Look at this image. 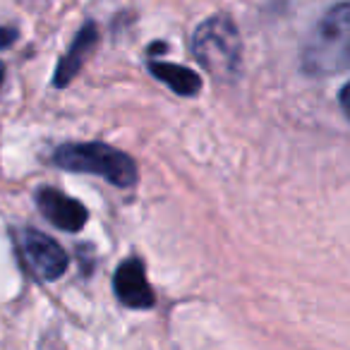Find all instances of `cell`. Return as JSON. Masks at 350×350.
Masks as SVG:
<instances>
[{
	"label": "cell",
	"instance_id": "cell-8",
	"mask_svg": "<svg viewBox=\"0 0 350 350\" xmlns=\"http://www.w3.org/2000/svg\"><path fill=\"white\" fill-rule=\"evenodd\" d=\"M149 72L154 75L156 79H161L168 89H173L178 96H197L202 89L200 75L190 68H183V65L149 60Z\"/></svg>",
	"mask_w": 350,
	"mask_h": 350
},
{
	"label": "cell",
	"instance_id": "cell-6",
	"mask_svg": "<svg viewBox=\"0 0 350 350\" xmlns=\"http://www.w3.org/2000/svg\"><path fill=\"white\" fill-rule=\"evenodd\" d=\"M36 206L55 228L65 230V233H79L89 216L87 206L82 202L63 195L55 187H44V190L36 192Z\"/></svg>",
	"mask_w": 350,
	"mask_h": 350
},
{
	"label": "cell",
	"instance_id": "cell-7",
	"mask_svg": "<svg viewBox=\"0 0 350 350\" xmlns=\"http://www.w3.org/2000/svg\"><path fill=\"white\" fill-rule=\"evenodd\" d=\"M96 44H98L96 25H94V22H87V25H84L82 29L77 31L72 46H70L68 53L60 58L58 68H55V75H53V87L55 89L68 87V84L72 82L75 77H77V72L82 70L84 60H87V55L92 53Z\"/></svg>",
	"mask_w": 350,
	"mask_h": 350
},
{
	"label": "cell",
	"instance_id": "cell-2",
	"mask_svg": "<svg viewBox=\"0 0 350 350\" xmlns=\"http://www.w3.org/2000/svg\"><path fill=\"white\" fill-rule=\"evenodd\" d=\"M192 55L197 63L221 82H233L243 65V41L230 17L214 15L192 34Z\"/></svg>",
	"mask_w": 350,
	"mask_h": 350
},
{
	"label": "cell",
	"instance_id": "cell-5",
	"mask_svg": "<svg viewBox=\"0 0 350 350\" xmlns=\"http://www.w3.org/2000/svg\"><path fill=\"white\" fill-rule=\"evenodd\" d=\"M113 291H116L118 300L130 310H151L156 302L154 291L146 281L144 262L139 257H130L116 269Z\"/></svg>",
	"mask_w": 350,
	"mask_h": 350
},
{
	"label": "cell",
	"instance_id": "cell-3",
	"mask_svg": "<svg viewBox=\"0 0 350 350\" xmlns=\"http://www.w3.org/2000/svg\"><path fill=\"white\" fill-rule=\"evenodd\" d=\"M53 163L72 173H94L106 178L116 187H132L137 183V165L125 151L113 149L103 142L63 144L53 151Z\"/></svg>",
	"mask_w": 350,
	"mask_h": 350
},
{
	"label": "cell",
	"instance_id": "cell-9",
	"mask_svg": "<svg viewBox=\"0 0 350 350\" xmlns=\"http://www.w3.org/2000/svg\"><path fill=\"white\" fill-rule=\"evenodd\" d=\"M17 39H20V31L17 29H12V27H0V51L10 49Z\"/></svg>",
	"mask_w": 350,
	"mask_h": 350
},
{
	"label": "cell",
	"instance_id": "cell-1",
	"mask_svg": "<svg viewBox=\"0 0 350 350\" xmlns=\"http://www.w3.org/2000/svg\"><path fill=\"white\" fill-rule=\"evenodd\" d=\"M350 63V5L338 3L317 22L302 46V72L310 77L338 75Z\"/></svg>",
	"mask_w": 350,
	"mask_h": 350
},
{
	"label": "cell",
	"instance_id": "cell-4",
	"mask_svg": "<svg viewBox=\"0 0 350 350\" xmlns=\"http://www.w3.org/2000/svg\"><path fill=\"white\" fill-rule=\"evenodd\" d=\"M20 250L25 254L29 269L44 281H58L65 271H68V254L65 250L49 238L46 233L34 228L20 230Z\"/></svg>",
	"mask_w": 350,
	"mask_h": 350
},
{
	"label": "cell",
	"instance_id": "cell-10",
	"mask_svg": "<svg viewBox=\"0 0 350 350\" xmlns=\"http://www.w3.org/2000/svg\"><path fill=\"white\" fill-rule=\"evenodd\" d=\"M338 101H340V108H343V113H345V116H348V84H345V87L340 89Z\"/></svg>",
	"mask_w": 350,
	"mask_h": 350
},
{
	"label": "cell",
	"instance_id": "cell-11",
	"mask_svg": "<svg viewBox=\"0 0 350 350\" xmlns=\"http://www.w3.org/2000/svg\"><path fill=\"white\" fill-rule=\"evenodd\" d=\"M3 82H5V65L0 63V87H3Z\"/></svg>",
	"mask_w": 350,
	"mask_h": 350
}]
</instances>
